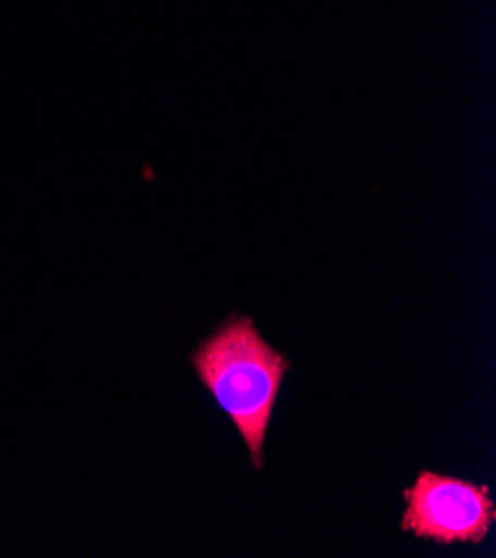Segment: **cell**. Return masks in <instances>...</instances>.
<instances>
[{
	"label": "cell",
	"instance_id": "6da1fadb",
	"mask_svg": "<svg viewBox=\"0 0 496 558\" xmlns=\"http://www.w3.org/2000/svg\"><path fill=\"white\" fill-rule=\"evenodd\" d=\"M190 365L239 429L252 465L263 470L265 436L290 359L261 337L254 318L230 316L190 354Z\"/></svg>",
	"mask_w": 496,
	"mask_h": 558
},
{
	"label": "cell",
	"instance_id": "7a4b0ae2",
	"mask_svg": "<svg viewBox=\"0 0 496 558\" xmlns=\"http://www.w3.org/2000/svg\"><path fill=\"white\" fill-rule=\"evenodd\" d=\"M401 532L438 545H479L494 525L496 510L489 487L423 470L403 489Z\"/></svg>",
	"mask_w": 496,
	"mask_h": 558
}]
</instances>
